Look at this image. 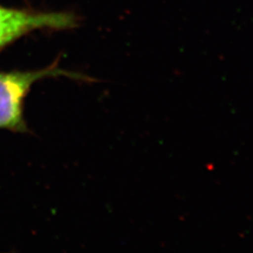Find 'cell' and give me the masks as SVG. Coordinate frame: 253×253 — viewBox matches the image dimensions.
<instances>
[{"instance_id": "obj_1", "label": "cell", "mask_w": 253, "mask_h": 253, "mask_svg": "<svg viewBox=\"0 0 253 253\" xmlns=\"http://www.w3.org/2000/svg\"><path fill=\"white\" fill-rule=\"evenodd\" d=\"M67 76L81 82H95V79L81 73L68 72L56 63L38 71L0 72V129L26 133L28 131L24 118V101L31 86L46 77Z\"/></svg>"}, {"instance_id": "obj_2", "label": "cell", "mask_w": 253, "mask_h": 253, "mask_svg": "<svg viewBox=\"0 0 253 253\" xmlns=\"http://www.w3.org/2000/svg\"><path fill=\"white\" fill-rule=\"evenodd\" d=\"M76 20L67 12H39L0 5V50L21 37L40 29H68Z\"/></svg>"}]
</instances>
